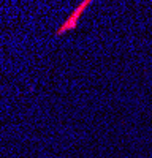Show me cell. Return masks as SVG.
Segmentation results:
<instances>
[{
    "instance_id": "cell-1",
    "label": "cell",
    "mask_w": 152,
    "mask_h": 158,
    "mask_svg": "<svg viewBox=\"0 0 152 158\" xmlns=\"http://www.w3.org/2000/svg\"><path fill=\"white\" fill-rule=\"evenodd\" d=\"M91 5V2H89V0H86V2H82L78 8H74L73 11H71V15L68 16V19L63 22L60 27L57 29V32H56V35L57 36H60V35H63V33H67L68 30H73L76 25H78V21H79V16H81V13Z\"/></svg>"
}]
</instances>
